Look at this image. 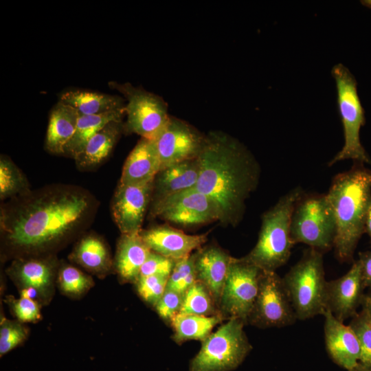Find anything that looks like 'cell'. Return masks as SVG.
<instances>
[{"label": "cell", "mask_w": 371, "mask_h": 371, "mask_svg": "<svg viewBox=\"0 0 371 371\" xmlns=\"http://www.w3.org/2000/svg\"><path fill=\"white\" fill-rule=\"evenodd\" d=\"M361 306L362 308L367 311L371 319V289H369V291L364 294Z\"/></svg>", "instance_id": "obj_40"}, {"label": "cell", "mask_w": 371, "mask_h": 371, "mask_svg": "<svg viewBox=\"0 0 371 371\" xmlns=\"http://www.w3.org/2000/svg\"><path fill=\"white\" fill-rule=\"evenodd\" d=\"M112 89L118 91L126 99L124 133L137 134L154 139L168 124L170 115L166 102L161 96L130 82H109Z\"/></svg>", "instance_id": "obj_8"}, {"label": "cell", "mask_w": 371, "mask_h": 371, "mask_svg": "<svg viewBox=\"0 0 371 371\" xmlns=\"http://www.w3.org/2000/svg\"><path fill=\"white\" fill-rule=\"evenodd\" d=\"M140 234L150 249L175 261L186 258L206 243L207 234L190 235L169 225L153 227Z\"/></svg>", "instance_id": "obj_17"}, {"label": "cell", "mask_w": 371, "mask_h": 371, "mask_svg": "<svg viewBox=\"0 0 371 371\" xmlns=\"http://www.w3.org/2000/svg\"><path fill=\"white\" fill-rule=\"evenodd\" d=\"M337 89V103L344 130V144L340 151L328 162L352 159L359 164H371V159L360 141V129L365 124L363 108L357 91V83L350 70L341 63L332 70Z\"/></svg>", "instance_id": "obj_6"}, {"label": "cell", "mask_w": 371, "mask_h": 371, "mask_svg": "<svg viewBox=\"0 0 371 371\" xmlns=\"http://www.w3.org/2000/svg\"><path fill=\"white\" fill-rule=\"evenodd\" d=\"M125 109L104 114L79 116L74 134L64 148L63 155L75 158L88 141L108 123L123 120Z\"/></svg>", "instance_id": "obj_28"}, {"label": "cell", "mask_w": 371, "mask_h": 371, "mask_svg": "<svg viewBox=\"0 0 371 371\" xmlns=\"http://www.w3.org/2000/svg\"><path fill=\"white\" fill-rule=\"evenodd\" d=\"M199 170L197 158L175 164L160 170L153 181L152 204L194 188L199 179Z\"/></svg>", "instance_id": "obj_21"}, {"label": "cell", "mask_w": 371, "mask_h": 371, "mask_svg": "<svg viewBox=\"0 0 371 371\" xmlns=\"http://www.w3.org/2000/svg\"><path fill=\"white\" fill-rule=\"evenodd\" d=\"M159 170V159L153 139L141 137L125 161L118 184L153 183Z\"/></svg>", "instance_id": "obj_20"}, {"label": "cell", "mask_w": 371, "mask_h": 371, "mask_svg": "<svg viewBox=\"0 0 371 371\" xmlns=\"http://www.w3.org/2000/svg\"><path fill=\"white\" fill-rule=\"evenodd\" d=\"M56 273L58 262L47 256L19 257L8 269V273L21 289H33L38 297L45 302L52 296Z\"/></svg>", "instance_id": "obj_15"}, {"label": "cell", "mask_w": 371, "mask_h": 371, "mask_svg": "<svg viewBox=\"0 0 371 371\" xmlns=\"http://www.w3.org/2000/svg\"><path fill=\"white\" fill-rule=\"evenodd\" d=\"M223 320L221 314L205 316L178 313L170 322L173 329L172 339L179 345L190 340L202 341Z\"/></svg>", "instance_id": "obj_27"}, {"label": "cell", "mask_w": 371, "mask_h": 371, "mask_svg": "<svg viewBox=\"0 0 371 371\" xmlns=\"http://www.w3.org/2000/svg\"><path fill=\"white\" fill-rule=\"evenodd\" d=\"M150 215L183 226L218 221L213 202L195 188L190 189L152 204Z\"/></svg>", "instance_id": "obj_12"}, {"label": "cell", "mask_w": 371, "mask_h": 371, "mask_svg": "<svg viewBox=\"0 0 371 371\" xmlns=\"http://www.w3.org/2000/svg\"><path fill=\"white\" fill-rule=\"evenodd\" d=\"M152 251L140 232L122 234L116 249L114 267L124 282L135 283L141 268Z\"/></svg>", "instance_id": "obj_22"}, {"label": "cell", "mask_w": 371, "mask_h": 371, "mask_svg": "<svg viewBox=\"0 0 371 371\" xmlns=\"http://www.w3.org/2000/svg\"><path fill=\"white\" fill-rule=\"evenodd\" d=\"M70 258L95 274H106L113 266L106 245L95 234L82 236L76 243Z\"/></svg>", "instance_id": "obj_26"}, {"label": "cell", "mask_w": 371, "mask_h": 371, "mask_svg": "<svg viewBox=\"0 0 371 371\" xmlns=\"http://www.w3.org/2000/svg\"><path fill=\"white\" fill-rule=\"evenodd\" d=\"M365 289L361 278L359 260L341 277L327 281L326 289V310H328L338 320L344 322L352 318L361 306Z\"/></svg>", "instance_id": "obj_16"}, {"label": "cell", "mask_w": 371, "mask_h": 371, "mask_svg": "<svg viewBox=\"0 0 371 371\" xmlns=\"http://www.w3.org/2000/svg\"><path fill=\"white\" fill-rule=\"evenodd\" d=\"M97 208L96 199L80 187L45 186L1 206V234L12 251L23 257L38 256L80 233Z\"/></svg>", "instance_id": "obj_1"}, {"label": "cell", "mask_w": 371, "mask_h": 371, "mask_svg": "<svg viewBox=\"0 0 371 371\" xmlns=\"http://www.w3.org/2000/svg\"><path fill=\"white\" fill-rule=\"evenodd\" d=\"M302 196V188H295L263 214L257 243L245 256L247 260L268 271H276L287 262L294 245L291 236V217Z\"/></svg>", "instance_id": "obj_4"}, {"label": "cell", "mask_w": 371, "mask_h": 371, "mask_svg": "<svg viewBox=\"0 0 371 371\" xmlns=\"http://www.w3.org/2000/svg\"><path fill=\"white\" fill-rule=\"evenodd\" d=\"M335 231V217L326 195L302 196L291 217L293 243H304L323 253L333 247Z\"/></svg>", "instance_id": "obj_9"}, {"label": "cell", "mask_w": 371, "mask_h": 371, "mask_svg": "<svg viewBox=\"0 0 371 371\" xmlns=\"http://www.w3.org/2000/svg\"><path fill=\"white\" fill-rule=\"evenodd\" d=\"M352 371H357V370H352Z\"/></svg>", "instance_id": "obj_42"}, {"label": "cell", "mask_w": 371, "mask_h": 371, "mask_svg": "<svg viewBox=\"0 0 371 371\" xmlns=\"http://www.w3.org/2000/svg\"><path fill=\"white\" fill-rule=\"evenodd\" d=\"M175 262L170 258L151 251L141 268L139 277L159 276L168 278Z\"/></svg>", "instance_id": "obj_37"}, {"label": "cell", "mask_w": 371, "mask_h": 371, "mask_svg": "<svg viewBox=\"0 0 371 371\" xmlns=\"http://www.w3.org/2000/svg\"><path fill=\"white\" fill-rule=\"evenodd\" d=\"M30 184L21 170L10 157L0 159V198L11 199L30 191Z\"/></svg>", "instance_id": "obj_29"}, {"label": "cell", "mask_w": 371, "mask_h": 371, "mask_svg": "<svg viewBox=\"0 0 371 371\" xmlns=\"http://www.w3.org/2000/svg\"><path fill=\"white\" fill-rule=\"evenodd\" d=\"M27 328L19 321L2 319L0 327L1 356L21 344L27 337Z\"/></svg>", "instance_id": "obj_34"}, {"label": "cell", "mask_w": 371, "mask_h": 371, "mask_svg": "<svg viewBox=\"0 0 371 371\" xmlns=\"http://www.w3.org/2000/svg\"><path fill=\"white\" fill-rule=\"evenodd\" d=\"M9 302L18 321L22 323L36 322L41 319L40 307L36 300L21 297L17 300L12 299Z\"/></svg>", "instance_id": "obj_38"}, {"label": "cell", "mask_w": 371, "mask_h": 371, "mask_svg": "<svg viewBox=\"0 0 371 371\" xmlns=\"http://www.w3.org/2000/svg\"><path fill=\"white\" fill-rule=\"evenodd\" d=\"M205 137L206 135L201 133L189 123L170 115L168 124L153 139L160 170L197 158L205 144Z\"/></svg>", "instance_id": "obj_13"}, {"label": "cell", "mask_w": 371, "mask_h": 371, "mask_svg": "<svg viewBox=\"0 0 371 371\" xmlns=\"http://www.w3.org/2000/svg\"><path fill=\"white\" fill-rule=\"evenodd\" d=\"M196 281L194 254L192 253L189 256L176 261L168 278L166 288L184 294Z\"/></svg>", "instance_id": "obj_33"}, {"label": "cell", "mask_w": 371, "mask_h": 371, "mask_svg": "<svg viewBox=\"0 0 371 371\" xmlns=\"http://www.w3.org/2000/svg\"><path fill=\"white\" fill-rule=\"evenodd\" d=\"M183 296L184 294L166 288L162 297L155 306L159 316L170 324L174 317L179 313Z\"/></svg>", "instance_id": "obj_36"}, {"label": "cell", "mask_w": 371, "mask_h": 371, "mask_svg": "<svg viewBox=\"0 0 371 371\" xmlns=\"http://www.w3.org/2000/svg\"><path fill=\"white\" fill-rule=\"evenodd\" d=\"M355 332L359 344L360 356L357 371H371V319L362 308L352 318L349 324Z\"/></svg>", "instance_id": "obj_31"}, {"label": "cell", "mask_w": 371, "mask_h": 371, "mask_svg": "<svg viewBox=\"0 0 371 371\" xmlns=\"http://www.w3.org/2000/svg\"><path fill=\"white\" fill-rule=\"evenodd\" d=\"M59 101L74 108L79 116L123 110L126 105L124 100L117 95L80 89L63 93Z\"/></svg>", "instance_id": "obj_25"}, {"label": "cell", "mask_w": 371, "mask_h": 371, "mask_svg": "<svg viewBox=\"0 0 371 371\" xmlns=\"http://www.w3.org/2000/svg\"><path fill=\"white\" fill-rule=\"evenodd\" d=\"M168 280L159 276H140L135 282L137 291L143 300L155 307L166 289Z\"/></svg>", "instance_id": "obj_35"}, {"label": "cell", "mask_w": 371, "mask_h": 371, "mask_svg": "<svg viewBox=\"0 0 371 371\" xmlns=\"http://www.w3.org/2000/svg\"><path fill=\"white\" fill-rule=\"evenodd\" d=\"M79 115L71 106L58 101L50 112L45 148L54 155H63L72 138Z\"/></svg>", "instance_id": "obj_24"}, {"label": "cell", "mask_w": 371, "mask_h": 371, "mask_svg": "<svg viewBox=\"0 0 371 371\" xmlns=\"http://www.w3.org/2000/svg\"><path fill=\"white\" fill-rule=\"evenodd\" d=\"M197 159L199 176L194 188L213 202L218 221L236 225L245 201L258 185V163L243 144L222 131L206 135Z\"/></svg>", "instance_id": "obj_2"}, {"label": "cell", "mask_w": 371, "mask_h": 371, "mask_svg": "<svg viewBox=\"0 0 371 371\" xmlns=\"http://www.w3.org/2000/svg\"><path fill=\"white\" fill-rule=\"evenodd\" d=\"M194 254L196 280L206 286L218 307L232 256L214 245L202 247Z\"/></svg>", "instance_id": "obj_19"}, {"label": "cell", "mask_w": 371, "mask_h": 371, "mask_svg": "<svg viewBox=\"0 0 371 371\" xmlns=\"http://www.w3.org/2000/svg\"><path fill=\"white\" fill-rule=\"evenodd\" d=\"M181 314L211 316L220 314L218 307L209 290L196 281L184 293Z\"/></svg>", "instance_id": "obj_30"}, {"label": "cell", "mask_w": 371, "mask_h": 371, "mask_svg": "<svg viewBox=\"0 0 371 371\" xmlns=\"http://www.w3.org/2000/svg\"><path fill=\"white\" fill-rule=\"evenodd\" d=\"M262 271L245 256L232 257L218 306L225 320L238 319L247 324Z\"/></svg>", "instance_id": "obj_10"}, {"label": "cell", "mask_w": 371, "mask_h": 371, "mask_svg": "<svg viewBox=\"0 0 371 371\" xmlns=\"http://www.w3.org/2000/svg\"><path fill=\"white\" fill-rule=\"evenodd\" d=\"M365 233L369 236L371 243V201L367 211L365 222Z\"/></svg>", "instance_id": "obj_41"}, {"label": "cell", "mask_w": 371, "mask_h": 371, "mask_svg": "<svg viewBox=\"0 0 371 371\" xmlns=\"http://www.w3.org/2000/svg\"><path fill=\"white\" fill-rule=\"evenodd\" d=\"M364 288L371 289V250L360 252L358 258Z\"/></svg>", "instance_id": "obj_39"}, {"label": "cell", "mask_w": 371, "mask_h": 371, "mask_svg": "<svg viewBox=\"0 0 371 371\" xmlns=\"http://www.w3.org/2000/svg\"><path fill=\"white\" fill-rule=\"evenodd\" d=\"M297 319L282 278L276 271H262L258 292L247 324L260 328H281Z\"/></svg>", "instance_id": "obj_11"}, {"label": "cell", "mask_w": 371, "mask_h": 371, "mask_svg": "<svg viewBox=\"0 0 371 371\" xmlns=\"http://www.w3.org/2000/svg\"><path fill=\"white\" fill-rule=\"evenodd\" d=\"M245 324L230 319L201 341L191 360L190 371H232L237 368L252 349L244 331Z\"/></svg>", "instance_id": "obj_7"}, {"label": "cell", "mask_w": 371, "mask_h": 371, "mask_svg": "<svg viewBox=\"0 0 371 371\" xmlns=\"http://www.w3.org/2000/svg\"><path fill=\"white\" fill-rule=\"evenodd\" d=\"M57 278L60 290L69 296H80L93 285L89 276L70 265H62L59 267Z\"/></svg>", "instance_id": "obj_32"}, {"label": "cell", "mask_w": 371, "mask_h": 371, "mask_svg": "<svg viewBox=\"0 0 371 371\" xmlns=\"http://www.w3.org/2000/svg\"><path fill=\"white\" fill-rule=\"evenodd\" d=\"M153 183L145 185H117L112 202L114 222L122 234L140 232L149 204Z\"/></svg>", "instance_id": "obj_14"}, {"label": "cell", "mask_w": 371, "mask_h": 371, "mask_svg": "<svg viewBox=\"0 0 371 371\" xmlns=\"http://www.w3.org/2000/svg\"><path fill=\"white\" fill-rule=\"evenodd\" d=\"M123 120L108 123L87 143L74 158L81 170H91L100 166L111 154L121 135L124 133Z\"/></svg>", "instance_id": "obj_23"}, {"label": "cell", "mask_w": 371, "mask_h": 371, "mask_svg": "<svg viewBox=\"0 0 371 371\" xmlns=\"http://www.w3.org/2000/svg\"><path fill=\"white\" fill-rule=\"evenodd\" d=\"M326 195L336 225L333 243L336 258L341 262H350L365 233L371 201V170L362 164H355L349 170L335 176Z\"/></svg>", "instance_id": "obj_3"}, {"label": "cell", "mask_w": 371, "mask_h": 371, "mask_svg": "<svg viewBox=\"0 0 371 371\" xmlns=\"http://www.w3.org/2000/svg\"><path fill=\"white\" fill-rule=\"evenodd\" d=\"M297 319L305 320L326 311L323 253L308 248L282 278Z\"/></svg>", "instance_id": "obj_5"}, {"label": "cell", "mask_w": 371, "mask_h": 371, "mask_svg": "<svg viewBox=\"0 0 371 371\" xmlns=\"http://www.w3.org/2000/svg\"><path fill=\"white\" fill-rule=\"evenodd\" d=\"M324 333L327 352L331 359L338 366L352 371L357 368L360 356L357 337L350 326L336 319L326 310Z\"/></svg>", "instance_id": "obj_18"}]
</instances>
